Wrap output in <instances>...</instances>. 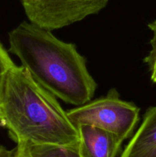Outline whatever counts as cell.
Here are the masks:
<instances>
[{"label": "cell", "mask_w": 156, "mask_h": 157, "mask_svg": "<svg viewBox=\"0 0 156 157\" xmlns=\"http://www.w3.org/2000/svg\"><path fill=\"white\" fill-rule=\"evenodd\" d=\"M139 112L136 104L122 100L117 90L111 89L106 96L77 106L67 113L76 127L82 124L93 126L113 133L123 142L133 135L139 121Z\"/></svg>", "instance_id": "3"}, {"label": "cell", "mask_w": 156, "mask_h": 157, "mask_svg": "<svg viewBox=\"0 0 156 157\" xmlns=\"http://www.w3.org/2000/svg\"><path fill=\"white\" fill-rule=\"evenodd\" d=\"M3 117H4V113H3V108L2 104H0V121L3 119Z\"/></svg>", "instance_id": "12"}, {"label": "cell", "mask_w": 156, "mask_h": 157, "mask_svg": "<svg viewBox=\"0 0 156 157\" xmlns=\"http://www.w3.org/2000/svg\"><path fill=\"white\" fill-rule=\"evenodd\" d=\"M3 125L15 143L77 145L78 129L54 95L22 66L8 73L1 102Z\"/></svg>", "instance_id": "2"}, {"label": "cell", "mask_w": 156, "mask_h": 157, "mask_svg": "<svg viewBox=\"0 0 156 157\" xmlns=\"http://www.w3.org/2000/svg\"><path fill=\"white\" fill-rule=\"evenodd\" d=\"M14 157H28V156L22 146L17 144V147L14 149Z\"/></svg>", "instance_id": "10"}, {"label": "cell", "mask_w": 156, "mask_h": 157, "mask_svg": "<svg viewBox=\"0 0 156 157\" xmlns=\"http://www.w3.org/2000/svg\"><path fill=\"white\" fill-rule=\"evenodd\" d=\"M148 26L150 30L152 32L153 37L150 42L151 47V51L145 58L144 61L148 65L151 80L154 83H156V20L152 22H150Z\"/></svg>", "instance_id": "8"}, {"label": "cell", "mask_w": 156, "mask_h": 157, "mask_svg": "<svg viewBox=\"0 0 156 157\" xmlns=\"http://www.w3.org/2000/svg\"><path fill=\"white\" fill-rule=\"evenodd\" d=\"M83 157H116L123 142L113 133L93 126L77 127Z\"/></svg>", "instance_id": "5"}, {"label": "cell", "mask_w": 156, "mask_h": 157, "mask_svg": "<svg viewBox=\"0 0 156 157\" xmlns=\"http://www.w3.org/2000/svg\"><path fill=\"white\" fill-rule=\"evenodd\" d=\"M0 157H14V150H9L3 146H0Z\"/></svg>", "instance_id": "11"}, {"label": "cell", "mask_w": 156, "mask_h": 157, "mask_svg": "<svg viewBox=\"0 0 156 157\" xmlns=\"http://www.w3.org/2000/svg\"><path fill=\"white\" fill-rule=\"evenodd\" d=\"M29 21L53 31L95 15L109 0H21Z\"/></svg>", "instance_id": "4"}, {"label": "cell", "mask_w": 156, "mask_h": 157, "mask_svg": "<svg viewBox=\"0 0 156 157\" xmlns=\"http://www.w3.org/2000/svg\"><path fill=\"white\" fill-rule=\"evenodd\" d=\"M21 144L28 157H83L77 145L33 144L25 142Z\"/></svg>", "instance_id": "7"}, {"label": "cell", "mask_w": 156, "mask_h": 157, "mask_svg": "<svg viewBox=\"0 0 156 157\" xmlns=\"http://www.w3.org/2000/svg\"><path fill=\"white\" fill-rule=\"evenodd\" d=\"M9 41V52L56 98L74 106L91 101L97 84L74 44L30 21H22L11 31Z\"/></svg>", "instance_id": "1"}, {"label": "cell", "mask_w": 156, "mask_h": 157, "mask_svg": "<svg viewBox=\"0 0 156 157\" xmlns=\"http://www.w3.org/2000/svg\"><path fill=\"white\" fill-rule=\"evenodd\" d=\"M120 157H156V106L146 110Z\"/></svg>", "instance_id": "6"}, {"label": "cell", "mask_w": 156, "mask_h": 157, "mask_svg": "<svg viewBox=\"0 0 156 157\" xmlns=\"http://www.w3.org/2000/svg\"><path fill=\"white\" fill-rule=\"evenodd\" d=\"M15 65V63L12 61V58L9 56V52L5 49L2 43L0 42V104L2 99L3 89L6 77L11 68H12Z\"/></svg>", "instance_id": "9"}]
</instances>
